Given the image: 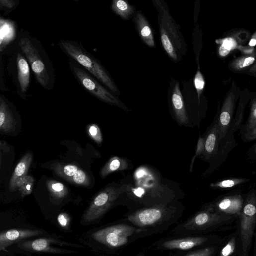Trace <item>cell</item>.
<instances>
[{"label": "cell", "mask_w": 256, "mask_h": 256, "mask_svg": "<svg viewBox=\"0 0 256 256\" xmlns=\"http://www.w3.org/2000/svg\"><path fill=\"white\" fill-rule=\"evenodd\" d=\"M59 45L64 52L75 60L112 92L117 95L120 94L113 80L99 61L81 44L77 41L62 40L59 43Z\"/></svg>", "instance_id": "6da1fadb"}, {"label": "cell", "mask_w": 256, "mask_h": 256, "mask_svg": "<svg viewBox=\"0 0 256 256\" xmlns=\"http://www.w3.org/2000/svg\"><path fill=\"white\" fill-rule=\"evenodd\" d=\"M127 185H110L95 197L83 216L81 223L90 225L99 221L113 206L119 197L126 191Z\"/></svg>", "instance_id": "7a4b0ae2"}, {"label": "cell", "mask_w": 256, "mask_h": 256, "mask_svg": "<svg viewBox=\"0 0 256 256\" xmlns=\"http://www.w3.org/2000/svg\"><path fill=\"white\" fill-rule=\"evenodd\" d=\"M70 67L78 81L89 93L105 103L119 107L125 111H128V109L119 99L73 61L70 63Z\"/></svg>", "instance_id": "3957f363"}, {"label": "cell", "mask_w": 256, "mask_h": 256, "mask_svg": "<svg viewBox=\"0 0 256 256\" xmlns=\"http://www.w3.org/2000/svg\"><path fill=\"white\" fill-rule=\"evenodd\" d=\"M19 44L28 60L37 82L43 88L48 89L51 79L48 72L47 64L39 49L28 37L22 38Z\"/></svg>", "instance_id": "277c9868"}, {"label": "cell", "mask_w": 256, "mask_h": 256, "mask_svg": "<svg viewBox=\"0 0 256 256\" xmlns=\"http://www.w3.org/2000/svg\"><path fill=\"white\" fill-rule=\"evenodd\" d=\"M16 246L28 253H47L52 254H69L75 251L64 249L53 246V245L84 248L82 245L62 241L55 237H41L33 240H26L15 244Z\"/></svg>", "instance_id": "5b68a950"}, {"label": "cell", "mask_w": 256, "mask_h": 256, "mask_svg": "<svg viewBox=\"0 0 256 256\" xmlns=\"http://www.w3.org/2000/svg\"><path fill=\"white\" fill-rule=\"evenodd\" d=\"M153 2L159 12L160 36L169 38L174 44L178 52L184 54L186 52L185 43L177 26L170 15L166 5L163 1L157 0H155Z\"/></svg>", "instance_id": "8992f818"}, {"label": "cell", "mask_w": 256, "mask_h": 256, "mask_svg": "<svg viewBox=\"0 0 256 256\" xmlns=\"http://www.w3.org/2000/svg\"><path fill=\"white\" fill-rule=\"evenodd\" d=\"M134 233L133 227L117 225L98 230L92 232L91 237L94 241L111 248L126 244L128 237Z\"/></svg>", "instance_id": "52a82bcc"}, {"label": "cell", "mask_w": 256, "mask_h": 256, "mask_svg": "<svg viewBox=\"0 0 256 256\" xmlns=\"http://www.w3.org/2000/svg\"><path fill=\"white\" fill-rule=\"evenodd\" d=\"M241 216V238L243 251L246 253L251 242L256 221V200L254 193L247 198Z\"/></svg>", "instance_id": "ba28073f"}, {"label": "cell", "mask_w": 256, "mask_h": 256, "mask_svg": "<svg viewBox=\"0 0 256 256\" xmlns=\"http://www.w3.org/2000/svg\"><path fill=\"white\" fill-rule=\"evenodd\" d=\"M49 236L48 232L41 230L12 229L0 234V250L6 251L12 244L40 236Z\"/></svg>", "instance_id": "9c48e42d"}, {"label": "cell", "mask_w": 256, "mask_h": 256, "mask_svg": "<svg viewBox=\"0 0 256 256\" xmlns=\"http://www.w3.org/2000/svg\"><path fill=\"white\" fill-rule=\"evenodd\" d=\"M53 169L57 175L70 182L83 186L90 183L89 176L76 165L57 164L53 166Z\"/></svg>", "instance_id": "30bf717a"}, {"label": "cell", "mask_w": 256, "mask_h": 256, "mask_svg": "<svg viewBox=\"0 0 256 256\" xmlns=\"http://www.w3.org/2000/svg\"><path fill=\"white\" fill-rule=\"evenodd\" d=\"M232 217L218 213L202 212L197 214L187 224L189 229L206 228L231 219Z\"/></svg>", "instance_id": "8fae6325"}, {"label": "cell", "mask_w": 256, "mask_h": 256, "mask_svg": "<svg viewBox=\"0 0 256 256\" xmlns=\"http://www.w3.org/2000/svg\"><path fill=\"white\" fill-rule=\"evenodd\" d=\"M164 214V210L162 208H150L136 212L129 217V220L137 226L145 227L158 222Z\"/></svg>", "instance_id": "7c38bea8"}, {"label": "cell", "mask_w": 256, "mask_h": 256, "mask_svg": "<svg viewBox=\"0 0 256 256\" xmlns=\"http://www.w3.org/2000/svg\"><path fill=\"white\" fill-rule=\"evenodd\" d=\"M133 22L143 42L150 47H155L154 35L151 25L141 11L135 13Z\"/></svg>", "instance_id": "4fadbf2b"}, {"label": "cell", "mask_w": 256, "mask_h": 256, "mask_svg": "<svg viewBox=\"0 0 256 256\" xmlns=\"http://www.w3.org/2000/svg\"><path fill=\"white\" fill-rule=\"evenodd\" d=\"M220 143L219 126L218 121H216L205 138V149L202 158L209 161L216 156L219 151Z\"/></svg>", "instance_id": "5bb4252c"}, {"label": "cell", "mask_w": 256, "mask_h": 256, "mask_svg": "<svg viewBox=\"0 0 256 256\" xmlns=\"http://www.w3.org/2000/svg\"><path fill=\"white\" fill-rule=\"evenodd\" d=\"M172 105L177 121L181 125L188 126L189 120L178 82L175 84L173 90Z\"/></svg>", "instance_id": "9a60e30c"}, {"label": "cell", "mask_w": 256, "mask_h": 256, "mask_svg": "<svg viewBox=\"0 0 256 256\" xmlns=\"http://www.w3.org/2000/svg\"><path fill=\"white\" fill-rule=\"evenodd\" d=\"M17 37L16 25L10 20L0 19V50L2 52Z\"/></svg>", "instance_id": "2e32d148"}, {"label": "cell", "mask_w": 256, "mask_h": 256, "mask_svg": "<svg viewBox=\"0 0 256 256\" xmlns=\"http://www.w3.org/2000/svg\"><path fill=\"white\" fill-rule=\"evenodd\" d=\"M15 120L5 100L0 98V130L8 134L15 129Z\"/></svg>", "instance_id": "e0dca14e"}, {"label": "cell", "mask_w": 256, "mask_h": 256, "mask_svg": "<svg viewBox=\"0 0 256 256\" xmlns=\"http://www.w3.org/2000/svg\"><path fill=\"white\" fill-rule=\"evenodd\" d=\"M32 160V154L27 153L17 164L10 181L9 189L11 192H14L17 189L18 182L27 175Z\"/></svg>", "instance_id": "ac0fdd59"}, {"label": "cell", "mask_w": 256, "mask_h": 256, "mask_svg": "<svg viewBox=\"0 0 256 256\" xmlns=\"http://www.w3.org/2000/svg\"><path fill=\"white\" fill-rule=\"evenodd\" d=\"M243 201L240 195H235L224 198L216 205L217 209L225 214L240 215L243 207Z\"/></svg>", "instance_id": "d6986e66"}, {"label": "cell", "mask_w": 256, "mask_h": 256, "mask_svg": "<svg viewBox=\"0 0 256 256\" xmlns=\"http://www.w3.org/2000/svg\"><path fill=\"white\" fill-rule=\"evenodd\" d=\"M131 167H133L132 163L128 159L113 157L102 168L100 176L104 178L113 172L130 169Z\"/></svg>", "instance_id": "ffe728a7"}, {"label": "cell", "mask_w": 256, "mask_h": 256, "mask_svg": "<svg viewBox=\"0 0 256 256\" xmlns=\"http://www.w3.org/2000/svg\"><path fill=\"white\" fill-rule=\"evenodd\" d=\"M18 78L21 92L26 93L30 82V71L26 59L20 53L17 56Z\"/></svg>", "instance_id": "44dd1931"}, {"label": "cell", "mask_w": 256, "mask_h": 256, "mask_svg": "<svg viewBox=\"0 0 256 256\" xmlns=\"http://www.w3.org/2000/svg\"><path fill=\"white\" fill-rule=\"evenodd\" d=\"M207 239L203 237L175 239L165 242L163 246L169 249L187 250L203 244Z\"/></svg>", "instance_id": "7402d4cb"}, {"label": "cell", "mask_w": 256, "mask_h": 256, "mask_svg": "<svg viewBox=\"0 0 256 256\" xmlns=\"http://www.w3.org/2000/svg\"><path fill=\"white\" fill-rule=\"evenodd\" d=\"M112 11L122 19H129L135 14L136 8L123 0H113L111 6Z\"/></svg>", "instance_id": "603a6c76"}, {"label": "cell", "mask_w": 256, "mask_h": 256, "mask_svg": "<svg viewBox=\"0 0 256 256\" xmlns=\"http://www.w3.org/2000/svg\"><path fill=\"white\" fill-rule=\"evenodd\" d=\"M46 184L53 198L60 200L65 198L68 196L69 190L65 185L51 180L48 181Z\"/></svg>", "instance_id": "cb8c5ba5"}, {"label": "cell", "mask_w": 256, "mask_h": 256, "mask_svg": "<svg viewBox=\"0 0 256 256\" xmlns=\"http://www.w3.org/2000/svg\"><path fill=\"white\" fill-rule=\"evenodd\" d=\"M34 179L30 175H26L18 183V189L23 197L29 195L32 193Z\"/></svg>", "instance_id": "d4e9b609"}, {"label": "cell", "mask_w": 256, "mask_h": 256, "mask_svg": "<svg viewBox=\"0 0 256 256\" xmlns=\"http://www.w3.org/2000/svg\"><path fill=\"white\" fill-rule=\"evenodd\" d=\"M249 180L246 178H234L223 180L211 184V187L226 188L234 187L237 185L244 183Z\"/></svg>", "instance_id": "484cf974"}, {"label": "cell", "mask_w": 256, "mask_h": 256, "mask_svg": "<svg viewBox=\"0 0 256 256\" xmlns=\"http://www.w3.org/2000/svg\"><path fill=\"white\" fill-rule=\"evenodd\" d=\"M88 132L90 137L98 144L103 142V137L99 127L96 124H93L89 126Z\"/></svg>", "instance_id": "4316f807"}, {"label": "cell", "mask_w": 256, "mask_h": 256, "mask_svg": "<svg viewBox=\"0 0 256 256\" xmlns=\"http://www.w3.org/2000/svg\"><path fill=\"white\" fill-rule=\"evenodd\" d=\"M236 46L235 41L231 38H228L223 40V42L219 48V54L222 56H226L230 51L234 49Z\"/></svg>", "instance_id": "83f0119b"}, {"label": "cell", "mask_w": 256, "mask_h": 256, "mask_svg": "<svg viewBox=\"0 0 256 256\" xmlns=\"http://www.w3.org/2000/svg\"><path fill=\"white\" fill-rule=\"evenodd\" d=\"M256 127V107L250 114L246 124L242 127V134L244 135Z\"/></svg>", "instance_id": "f1b7e54d"}, {"label": "cell", "mask_w": 256, "mask_h": 256, "mask_svg": "<svg viewBox=\"0 0 256 256\" xmlns=\"http://www.w3.org/2000/svg\"><path fill=\"white\" fill-rule=\"evenodd\" d=\"M194 83L196 89L199 95V98H200L205 87L204 79L202 73L200 71H198L196 75Z\"/></svg>", "instance_id": "f546056e"}, {"label": "cell", "mask_w": 256, "mask_h": 256, "mask_svg": "<svg viewBox=\"0 0 256 256\" xmlns=\"http://www.w3.org/2000/svg\"><path fill=\"white\" fill-rule=\"evenodd\" d=\"M205 139L200 137L198 143V146H197L196 154H195V156L194 157L193 160H192V163L190 165V171H192V170H193V166L194 162L196 158L197 157H198V156L203 155V154L204 152V149H205Z\"/></svg>", "instance_id": "4dcf8cb0"}, {"label": "cell", "mask_w": 256, "mask_h": 256, "mask_svg": "<svg viewBox=\"0 0 256 256\" xmlns=\"http://www.w3.org/2000/svg\"><path fill=\"white\" fill-rule=\"evenodd\" d=\"M255 58L253 57H248L238 60L234 64L236 68L242 69L247 67L253 64Z\"/></svg>", "instance_id": "1f68e13d"}, {"label": "cell", "mask_w": 256, "mask_h": 256, "mask_svg": "<svg viewBox=\"0 0 256 256\" xmlns=\"http://www.w3.org/2000/svg\"><path fill=\"white\" fill-rule=\"evenodd\" d=\"M235 241L234 238L232 239L223 248L220 256H229L231 255L235 249Z\"/></svg>", "instance_id": "d6a6232c"}, {"label": "cell", "mask_w": 256, "mask_h": 256, "mask_svg": "<svg viewBox=\"0 0 256 256\" xmlns=\"http://www.w3.org/2000/svg\"><path fill=\"white\" fill-rule=\"evenodd\" d=\"M59 225L63 228H67L70 222L69 216L66 213L60 214L57 218Z\"/></svg>", "instance_id": "836d02e7"}, {"label": "cell", "mask_w": 256, "mask_h": 256, "mask_svg": "<svg viewBox=\"0 0 256 256\" xmlns=\"http://www.w3.org/2000/svg\"><path fill=\"white\" fill-rule=\"evenodd\" d=\"M16 1L13 0H1L0 1V7L5 9H12L16 6Z\"/></svg>", "instance_id": "e575fe53"}, {"label": "cell", "mask_w": 256, "mask_h": 256, "mask_svg": "<svg viewBox=\"0 0 256 256\" xmlns=\"http://www.w3.org/2000/svg\"><path fill=\"white\" fill-rule=\"evenodd\" d=\"M244 141H251L256 139V127L248 132L243 135Z\"/></svg>", "instance_id": "d590c367"}, {"label": "cell", "mask_w": 256, "mask_h": 256, "mask_svg": "<svg viewBox=\"0 0 256 256\" xmlns=\"http://www.w3.org/2000/svg\"><path fill=\"white\" fill-rule=\"evenodd\" d=\"M213 253L212 249L206 248L192 253L187 256H210Z\"/></svg>", "instance_id": "8d00e7d4"}, {"label": "cell", "mask_w": 256, "mask_h": 256, "mask_svg": "<svg viewBox=\"0 0 256 256\" xmlns=\"http://www.w3.org/2000/svg\"><path fill=\"white\" fill-rule=\"evenodd\" d=\"M249 154L253 159L256 160V144H254L249 150Z\"/></svg>", "instance_id": "74e56055"}, {"label": "cell", "mask_w": 256, "mask_h": 256, "mask_svg": "<svg viewBox=\"0 0 256 256\" xmlns=\"http://www.w3.org/2000/svg\"><path fill=\"white\" fill-rule=\"evenodd\" d=\"M256 45V39H252L249 42V45L251 46H254Z\"/></svg>", "instance_id": "f35d334b"}, {"label": "cell", "mask_w": 256, "mask_h": 256, "mask_svg": "<svg viewBox=\"0 0 256 256\" xmlns=\"http://www.w3.org/2000/svg\"><path fill=\"white\" fill-rule=\"evenodd\" d=\"M31 256V255H28V256Z\"/></svg>", "instance_id": "ab89813d"}]
</instances>
